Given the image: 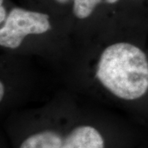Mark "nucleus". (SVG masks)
I'll use <instances>...</instances> for the list:
<instances>
[{"label":"nucleus","instance_id":"obj_1","mask_svg":"<svg viewBox=\"0 0 148 148\" xmlns=\"http://www.w3.org/2000/svg\"><path fill=\"white\" fill-rule=\"evenodd\" d=\"M95 78L119 100L133 101L148 91V58L138 45L120 41L108 45L100 54Z\"/></svg>","mask_w":148,"mask_h":148},{"label":"nucleus","instance_id":"obj_2","mask_svg":"<svg viewBox=\"0 0 148 148\" xmlns=\"http://www.w3.org/2000/svg\"><path fill=\"white\" fill-rule=\"evenodd\" d=\"M52 28L47 13L13 8L0 28L1 47L16 49L29 36L43 35Z\"/></svg>","mask_w":148,"mask_h":148},{"label":"nucleus","instance_id":"obj_3","mask_svg":"<svg viewBox=\"0 0 148 148\" xmlns=\"http://www.w3.org/2000/svg\"><path fill=\"white\" fill-rule=\"evenodd\" d=\"M60 148H105L103 137L90 125L75 127L64 139Z\"/></svg>","mask_w":148,"mask_h":148},{"label":"nucleus","instance_id":"obj_4","mask_svg":"<svg viewBox=\"0 0 148 148\" xmlns=\"http://www.w3.org/2000/svg\"><path fill=\"white\" fill-rule=\"evenodd\" d=\"M63 142L64 139L57 132L45 130L25 139L20 148H60Z\"/></svg>","mask_w":148,"mask_h":148},{"label":"nucleus","instance_id":"obj_5","mask_svg":"<svg viewBox=\"0 0 148 148\" xmlns=\"http://www.w3.org/2000/svg\"><path fill=\"white\" fill-rule=\"evenodd\" d=\"M120 0H72L73 12L76 18L85 20L90 17L101 4H115Z\"/></svg>","mask_w":148,"mask_h":148},{"label":"nucleus","instance_id":"obj_6","mask_svg":"<svg viewBox=\"0 0 148 148\" xmlns=\"http://www.w3.org/2000/svg\"><path fill=\"white\" fill-rule=\"evenodd\" d=\"M8 13L7 12L6 8L3 5V0H0V24L3 25L8 17Z\"/></svg>","mask_w":148,"mask_h":148},{"label":"nucleus","instance_id":"obj_7","mask_svg":"<svg viewBox=\"0 0 148 148\" xmlns=\"http://www.w3.org/2000/svg\"><path fill=\"white\" fill-rule=\"evenodd\" d=\"M5 85L3 83V82L1 81V82H0V100H1V101H3V99L5 95Z\"/></svg>","mask_w":148,"mask_h":148},{"label":"nucleus","instance_id":"obj_8","mask_svg":"<svg viewBox=\"0 0 148 148\" xmlns=\"http://www.w3.org/2000/svg\"><path fill=\"white\" fill-rule=\"evenodd\" d=\"M56 3H58L59 4H62V5H64V4H67V3H69V2H71L72 0H54Z\"/></svg>","mask_w":148,"mask_h":148},{"label":"nucleus","instance_id":"obj_9","mask_svg":"<svg viewBox=\"0 0 148 148\" xmlns=\"http://www.w3.org/2000/svg\"><path fill=\"white\" fill-rule=\"evenodd\" d=\"M137 1H144V0H137Z\"/></svg>","mask_w":148,"mask_h":148}]
</instances>
